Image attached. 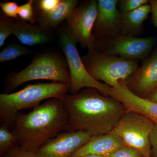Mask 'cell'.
<instances>
[{"instance_id":"8fae6325","label":"cell","mask_w":157,"mask_h":157,"mask_svg":"<svg viewBox=\"0 0 157 157\" xmlns=\"http://www.w3.org/2000/svg\"><path fill=\"white\" fill-rule=\"evenodd\" d=\"M119 1L98 0V14L93 33L96 41H106L121 35V13Z\"/></svg>"},{"instance_id":"5bb4252c","label":"cell","mask_w":157,"mask_h":157,"mask_svg":"<svg viewBox=\"0 0 157 157\" xmlns=\"http://www.w3.org/2000/svg\"><path fill=\"white\" fill-rule=\"evenodd\" d=\"M11 35L17 37L21 43L34 46L50 42L52 36L51 29L38 25L27 23L20 19L11 20Z\"/></svg>"},{"instance_id":"277c9868","label":"cell","mask_w":157,"mask_h":157,"mask_svg":"<svg viewBox=\"0 0 157 157\" xmlns=\"http://www.w3.org/2000/svg\"><path fill=\"white\" fill-rule=\"evenodd\" d=\"M39 79L70 85V71L66 59L53 52L36 55L31 63L22 71L11 72L7 75L5 93L9 94L28 82Z\"/></svg>"},{"instance_id":"d6986e66","label":"cell","mask_w":157,"mask_h":157,"mask_svg":"<svg viewBox=\"0 0 157 157\" xmlns=\"http://www.w3.org/2000/svg\"><path fill=\"white\" fill-rule=\"evenodd\" d=\"M18 145L17 140L10 129L0 126V157H4L11 149Z\"/></svg>"},{"instance_id":"ba28073f","label":"cell","mask_w":157,"mask_h":157,"mask_svg":"<svg viewBox=\"0 0 157 157\" xmlns=\"http://www.w3.org/2000/svg\"><path fill=\"white\" fill-rule=\"evenodd\" d=\"M98 1L91 0L76 6L66 19L67 28L70 36L82 48L93 49L96 39L93 33L98 14Z\"/></svg>"},{"instance_id":"9c48e42d","label":"cell","mask_w":157,"mask_h":157,"mask_svg":"<svg viewBox=\"0 0 157 157\" xmlns=\"http://www.w3.org/2000/svg\"><path fill=\"white\" fill-rule=\"evenodd\" d=\"M155 40L154 37L139 38L120 36L106 41H96L95 49L128 60L144 59L151 52Z\"/></svg>"},{"instance_id":"30bf717a","label":"cell","mask_w":157,"mask_h":157,"mask_svg":"<svg viewBox=\"0 0 157 157\" xmlns=\"http://www.w3.org/2000/svg\"><path fill=\"white\" fill-rule=\"evenodd\" d=\"M86 132H62L35 152L38 157H70L91 138Z\"/></svg>"},{"instance_id":"f546056e","label":"cell","mask_w":157,"mask_h":157,"mask_svg":"<svg viewBox=\"0 0 157 157\" xmlns=\"http://www.w3.org/2000/svg\"><path fill=\"white\" fill-rule=\"evenodd\" d=\"M78 157H105L95 155H86L82 156H80Z\"/></svg>"},{"instance_id":"4fadbf2b","label":"cell","mask_w":157,"mask_h":157,"mask_svg":"<svg viewBox=\"0 0 157 157\" xmlns=\"http://www.w3.org/2000/svg\"><path fill=\"white\" fill-rule=\"evenodd\" d=\"M113 97L121 102L127 109L138 113L157 124V104L136 95L125 84H121L116 88Z\"/></svg>"},{"instance_id":"484cf974","label":"cell","mask_w":157,"mask_h":157,"mask_svg":"<svg viewBox=\"0 0 157 157\" xmlns=\"http://www.w3.org/2000/svg\"><path fill=\"white\" fill-rule=\"evenodd\" d=\"M4 157H38L35 152L26 150L18 145L13 147Z\"/></svg>"},{"instance_id":"8992f818","label":"cell","mask_w":157,"mask_h":157,"mask_svg":"<svg viewBox=\"0 0 157 157\" xmlns=\"http://www.w3.org/2000/svg\"><path fill=\"white\" fill-rule=\"evenodd\" d=\"M59 42L70 71V94H76L86 88H93L98 90L103 95L109 96L111 87L97 81L88 72L76 48L77 42L70 36L67 27L60 30Z\"/></svg>"},{"instance_id":"e0dca14e","label":"cell","mask_w":157,"mask_h":157,"mask_svg":"<svg viewBox=\"0 0 157 157\" xmlns=\"http://www.w3.org/2000/svg\"><path fill=\"white\" fill-rule=\"evenodd\" d=\"M78 3L76 0H60L58 5L52 11L47 13H39L37 21L39 24L47 28H56L67 19Z\"/></svg>"},{"instance_id":"52a82bcc","label":"cell","mask_w":157,"mask_h":157,"mask_svg":"<svg viewBox=\"0 0 157 157\" xmlns=\"http://www.w3.org/2000/svg\"><path fill=\"white\" fill-rule=\"evenodd\" d=\"M154 125L148 118L127 109L111 132L124 145L137 150L144 157H151L150 136Z\"/></svg>"},{"instance_id":"3957f363","label":"cell","mask_w":157,"mask_h":157,"mask_svg":"<svg viewBox=\"0 0 157 157\" xmlns=\"http://www.w3.org/2000/svg\"><path fill=\"white\" fill-rule=\"evenodd\" d=\"M70 85L59 82L29 84L13 93L0 94V125L11 130L20 110L39 106L44 100H63L70 90Z\"/></svg>"},{"instance_id":"83f0119b","label":"cell","mask_w":157,"mask_h":157,"mask_svg":"<svg viewBox=\"0 0 157 157\" xmlns=\"http://www.w3.org/2000/svg\"><path fill=\"white\" fill-rule=\"evenodd\" d=\"M149 3L151 6L152 20L157 28V0H151Z\"/></svg>"},{"instance_id":"4316f807","label":"cell","mask_w":157,"mask_h":157,"mask_svg":"<svg viewBox=\"0 0 157 157\" xmlns=\"http://www.w3.org/2000/svg\"><path fill=\"white\" fill-rule=\"evenodd\" d=\"M150 141L151 147V155L157 157V124H155L150 136Z\"/></svg>"},{"instance_id":"d4e9b609","label":"cell","mask_w":157,"mask_h":157,"mask_svg":"<svg viewBox=\"0 0 157 157\" xmlns=\"http://www.w3.org/2000/svg\"><path fill=\"white\" fill-rule=\"evenodd\" d=\"M60 0H39L36 1V6L39 13H47L56 8Z\"/></svg>"},{"instance_id":"7a4b0ae2","label":"cell","mask_w":157,"mask_h":157,"mask_svg":"<svg viewBox=\"0 0 157 157\" xmlns=\"http://www.w3.org/2000/svg\"><path fill=\"white\" fill-rule=\"evenodd\" d=\"M68 117L63 100L52 98L29 113H18L11 131L18 146L36 152L48 140L66 131Z\"/></svg>"},{"instance_id":"6da1fadb","label":"cell","mask_w":157,"mask_h":157,"mask_svg":"<svg viewBox=\"0 0 157 157\" xmlns=\"http://www.w3.org/2000/svg\"><path fill=\"white\" fill-rule=\"evenodd\" d=\"M63 101L69 117L65 131H81L91 137L112 132L127 110L120 101L93 88L83 89L76 94H67Z\"/></svg>"},{"instance_id":"4dcf8cb0","label":"cell","mask_w":157,"mask_h":157,"mask_svg":"<svg viewBox=\"0 0 157 157\" xmlns=\"http://www.w3.org/2000/svg\"></svg>"},{"instance_id":"f1b7e54d","label":"cell","mask_w":157,"mask_h":157,"mask_svg":"<svg viewBox=\"0 0 157 157\" xmlns=\"http://www.w3.org/2000/svg\"><path fill=\"white\" fill-rule=\"evenodd\" d=\"M146 99L152 102L157 104V87Z\"/></svg>"},{"instance_id":"cb8c5ba5","label":"cell","mask_w":157,"mask_h":157,"mask_svg":"<svg viewBox=\"0 0 157 157\" xmlns=\"http://www.w3.org/2000/svg\"><path fill=\"white\" fill-rule=\"evenodd\" d=\"M2 11L6 16L14 19H18L19 6L15 2H5L0 4Z\"/></svg>"},{"instance_id":"2e32d148","label":"cell","mask_w":157,"mask_h":157,"mask_svg":"<svg viewBox=\"0 0 157 157\" xmlns=\"http://www.w3.org/2000/svg\"><path fill=\"white\" fill-rule=\"evenodd\" d=\"M151 11V5L147 4L131 12H121V36L138 35L142 30L143 22Z\"/></svg>"},{"instance_id":"ac0fdd59","label":"cell","mask_w":157,"mask_h":157,"mask_svg":"<svg viewBox=\"0 0 157 157\" xmlns=\"http://www.w3.org/2000/svg\"><path fill=\"white\" fill-rule=\"evenodd\" d=\"M32 53L28 48L18 44L11 43L3 48L0 52V62L10 61L21 56Z\"/></svg>"},{"instance_id":"7402d4cb","label":"cell","mask_w":157,"mask_h":157,"mask_svg":"<svg viewBox=\"0 0 157 157\" xmlns=\"http://www.w3.org/2000/svg\"><path fill=\"white\" fill-rule=\"evenodd\" d=\"M11 20L4 16H1L0 20V47L5 44L6 39L11 35Z\"/></svg>"},{"instance_id":"603a6c76","label":"cell","mask_w":157,"mask_h":157,"mask_svg":"<svg viewBox=\"0 0 157 157\" xmlns=\"http://www.w3.org/2000/svg\"><path fill=\"white\" fill-rule=\"evenodd\" d=\"M144 157L140 151L137 150L124 146L120 147L110 155L107 157Z\"/></svg>"},{"instance_id":"ffe728a7","label":"cell","mask_w":157,"mask_h":157,"mask_svg":"<svg viewBox=\"0 0 157 157\" xmlns=\"http://www.w3.org/2000/svg\"><path fill=\"white\" fill-rule=\"evenodd\" d=\"M34 1L30 0L28 2L19 6L18 16L19 19L33 25L37 21L36 15L34 11Z\"/></svg>"},{"instance_id":"7c38bea8","label":"cell","mask_w":157,"mask_h":157,"mask_svg":"<svg viewBox=\"0 0 157 157\" xmlns=\"http://www.w3.org/2000/svg\"><path fill=\"white\" fill-rule=\"evenodd\" d=\"M125 82L132 93L146 99L157 87V50L144 59L141 67Z\"/></svg>"},{"instance_id":"9a60e30c","label":"cell","mask_w":157,"mask_h":157,"mask_svg":"<svg viewBox=\"0 0 157 157\" xmlns=\"http://www.w3.org/2000/svg\"><path fill=\"white\" fill-rule=\"evenodd\" d=\"M124 145L119 138L110 132L106 135L92 137L87 143L70 157H78L86 155L107 157Z\"/></svg>"},{"instance_id":"44dd1931","label":"cell","mask_w":157,"mask_h":157,"mask_svg":"<svg viewBox=\"0 0 157 157\" xmlns=\"http://www.w3.org/2000/svg\"><path fill=\"white\" fill-rule=\"evenodd\" d=\"M148 0H121L118 3L119 10L121 13L134 11L149 2Z\"/></svg>"},{"instance_id":"5b68a950","label":"cell","mask_w":157,"mask_h":157,"mask_svg":"<svg viewBox=\"0 0 157 157\" xmlns=\"http://www.w3.org/2000/svg\"><path fill=\"white\" fill-rule=\"evenodd\" d=\"M86 69L93 78L101 80L111 87L121 81H125L138 67V61L128 60L116 56L89 49L82 58Z\"/></svg>"}]
</instances>
